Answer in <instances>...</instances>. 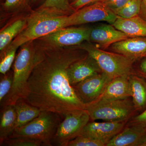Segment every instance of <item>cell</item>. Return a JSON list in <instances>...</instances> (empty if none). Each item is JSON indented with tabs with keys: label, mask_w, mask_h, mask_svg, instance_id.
Listing matches in <instances>:
<instances>
[{
	"label": "cell",
	"mask_w": 146,
	"mask_h": 146,
	"mask_svg": "<svg viewBox=\"0 0 146 146\" xmlns=\"http://www.w3.org/2000/svg\"><path fill=\"white\" fill-rule=\"evenodd\" d=\"M13 71L9 70L5 74H1L0 78V104L9 94L13 85Z\"/></svg>",
	"instance_id": "d4e9b609"
},
{
	"label": "cell",
	"mask_w": 146,
	"mask_h": 146,
	"mask_svg": "<svg viewBox=\"0 0 146 146\" xmlns=\"http://www.w3.org/2000/svg\"><path fill=\"white\" fill-rule=\"evenodd\" d=\"M70 15L54 7H39L27 17V23L23 30L5 50L18 49L27 42L36 40L58 29L67 27Z\"/></svg>",
	"instance_id": "7a4b0ae2"
},
{
	"label": "cell",
	"mask_w": 146,
	"mask_h": 146,
	"mask_svg": "<svg viewBox=\"0 0 146 146\" xmlns=\"http://www.w3.org/2000/svg\"><path fill=\"white\" fill-rule=\"evenodd\" d=\"M40 7H54L70 14L76 11L72 7L69 0H45Z\"/></svg>",
	"instance_id": "4316f807"
},
{
	"label": "cell",
	"mask_w": 146,
	"mask_h": 146,
	"mask_svg": "<svg viewBox=\"0 0 146 146\" xmlns=\"http://www.w3.org/2000/svg\"><path fill=\"white\" fill-rule=\"evenodd\" d=\"M31 0H4L2 5L4 10L9 13H15L28 9Z\"/></svg>",
	"instance_id": "cb8c5ba5"
},
{
	"label": "cell",
	"mask_w": 146,
	"mask_h": 146,
	"mask_svg": "<svg viewBox=\"0 0 146 146\" xmlns=\"http://www.w3.org/2000/svg\"><path fill=\"white\" fill-rule=\"evenodd\" d=\"M106 144L89 136L80 135L70 141L68 146H106Z\"/></svg>",
	"instance_id": "83f0119b"
},
{
	"label": "cell",
	"mask_w": 146,
	"mask_h": 146,
	"mask_svg": "<svg viewBox=\"0 0 146 146\" xmlns=\"http://www.w3.org/2000/svg\"><path fill=\"white\" fill-rule=\"evenodd\" d=\"M131 37L115 28L112 25L104 24L91 29L89 42L100 49L107 48L116 42Z\"/></svg>",
	"instance_id": "4fadbf2b"
},
{
	"label": "cell",
	"mask_w": 146,
	"mask_h": 146,
	"mask_svg": "<svg viewBox=\"0 0 146 146\" xmlns=\"http://www.w3.org/2000/svg\"><path fill=\"white\" fill-rule=\"evenodd\" d=\"M130 0H105L104 2L113 12L119 10L128 2Z\"/></svg>",
	"instance_id": "4dcf8cb0"
},
{
	"label": "cell",
	"mask_w": 146,
	"mask_h": 146,
	"mask_svg": "<svg viewBox=\"0 0 146 146\" xmlns=\"http://www.w3.org/2000/svg\"><path fill=\"white\" fill-rule=\"evenodd\" d=\"M112 79L102 72L72 86L80 101L86 106L100 98Z\"/></svg>",
	"instance_id": "30bf717a"
},
{
	"label": "cell",
	"mask_w": 146,
	"mask_h": 146,
	"mask_svg": "<svg viewBox=\"0 0 146 146\" xmlns=\"http://www.w3.org/2000/svg\"><path fill=\"white\" fill-rule=\"evenodd\" d=\"M2 146H44L39 140L31 138L19 137L8 138L3 143Z\"/></svg>",
	"instance_id": "484cf974"
},
{
	"label": "cell",
	"mask_w": 146,
	"mask_h": 146,
	"mask_svg": "<svg viewBox=\"0 0 146 146\" xmlns=\"http://www.w3.org/2000/svg\"><path fill=\"white\" fill-rule=\"evenodd\" d=\"M40 46L41 56L29 78L24 99L41 111L55 112L63 117L73 111L85 109L69 82L67 70L87 53L71 47Z\"/></svg>",
	"instance_id": "6da1fadb"
},
{
	"label": "cell",
	"mask_w": 146,
	"mask_h": 146,
	"mask_svg": "<svg viewBox=\"0 0 146 146\" xmlns=\"http://www.w3.org/2000/svg\"><path fill=\"white\" fill-rule=\"evenodd\" d=\"M27 23V18L13 21L0 33V50L3 52L16 36L23 30Z\"/></svg>",
	"instance_id": "44dd1931"
},
{
	"label": "cell",
	"mask_w": 146,
	"mask_h": 146,
	"mask_svg": "<svg viewBox=\"0 0 146 146\" xmlns=\"http://www.w3.org/2000/svg\"><path fill=\"white\" fill-rule=\"evenodd\" d=\"M127 124L136 126L146 131V110L142 113L131 118Z\"/></svg>",
	"instance_id": "f1b7e54d"
},
{
	"label": "cell",
	"mask_w": 146,
	"mask_h": 146,
	"mask_svg": "<svg viewBox=\"0 0 146 146\" xmlns=\"http://www.w3.org/2000/svg\"><path fill=\"white\" fill-rule=\"evenodd\" d=\"M110 47L113 52L123 55L134 63L146 58V36L129 37Z\"/></svg>",
	"instance_id": "5bb4252c"
},
{
	"label": "cell",
	"mask_w": 146,
	"mask_h": 146,
	"mask_svg": "<svg viewBox=\"0 0 146 146\" xmlns=\"http://www.w3.org/2000/svg\"><path fill=\"white\" fill-rule=\"evenodd\" d=\"M63 117L55 112L41 111L39 116L31 121L15 129L8 138H31L42 141L44 146H52L53 138Z\"/></svg>",
	"instance_id": "5b68a950"
},
{
	"label": "cell",
	"mask_w": 146,
	"mask_h": 146,
	"mask_svg": "<svg viewBox=\"0 0 146 146\" xmlns=\"http://www.w3.org/2000/svg\"><path fill=\"white\" fill-rule=\"evenodd\" d=\"M127 123V121L98 122L90 121L83 128L80 135L89 136L99 140L106 145L123 130Z\"/></svg>",
	"instance_id": "8fae6325"
},
{
	"label": "cell",
	"mask_w": 146,
	"mask_h": 146,
	"mask_svg": "<svg viewBox=\"0 0 146 146\" xmlns=\"http://www.w3.org/2000/svg\"><path fill=\"white\" fill-rule=\"evenodd\" d=\"M17 49L16 48L7 49L1 52L0 73L1 74H5L10 70L16 58Z\"/></svg>",
	"instance_id": "603a6c76"
},
{
	"label": "cell",
	"mask_w": 146,
	"mask_h": 146,
	"mask_svg": "<svg viewBox=\"0 0 146 146\" xmlns=\"http://www.w3.org/2000/svg\"><path fill=\"white\" fill-rule=\"evenodd\" d=\"M104 1L105 0H76L75 1L71 3V5L73 9L76 11L84 7Z\"/></svg>",
	"instance_id": "1f68e13d"
},
{
	"label": "cell",
	"mask_w": 146,
	"mask_h": 146,
	"mask_svg": "<svg viewBox=\"0 0 146 146\" xmlns=\"http://www.w3.org/2000/svg\"><path fill=\"white\" fill-rule=\"evenodd\" d=\"M91 121H128L138 115L131 98L120 100L100 98L85 106Z\"/></svg>",
	"instance_id": "277c9868"
},
{
	"label": "cell",
	"mask_w": 146,
	"mask_h": 146,
	"mask_svg": "<svg viewBox=\"0 0 146 146\" xmlns=\"http://www.w3.org/2000/svg\"><path fill=\"white\" fill-rule=\"evenodd\" d=\"M129 76H120L112 79L98 99L120 100L131 98Z\"/></svg>",
	"instance_id": "2e32d148"
},
{
	"label": "cell",
	"mask_w": 146,
	"mask_h": 146,
	"mask_svg": "<svg viewBox=\"0 0 146 146\" xmlns=\"http://www.w3.org/2000/svg\"><path fill=\"white\" fill-rule=\"evenodd\" d=\"M144 146H146V143L145 144V145Z\"/></svg>",
	"instance_id": "d590c367"
},
{
	"label": "cell",
	"mask_w": 146,
	"mask_h": 146,
	"mask_svg": "<svg viewBox=\"0 0 146 146\" xmlns=\"http://www.w3.org/2000/svg\"><path fill=\"white\" fill-rule=\"evenodd\" d=\"M131 91V99L138 114L146 110V81L135 74L129 76Z\"/></svg>",
	"instance_id": "ac0fdd59"
},
{
	"label": "cell",
	"mask_w": 146,
	"mask_h": 146,
	"mask_svg": "<svg viewBox=\"0 0 146 146\" xmlns=\"http://www.w3.org/2000/svg\"><path fill=\"white\" fill-rule=\"evenodd\" d=\"M112 25L131 37L146 36V20L139 15L129 19L117 16Z\"/></svg>",
	"instance_id": "e0dca14e"
},
{
	"label": "cell",
	"mask_w": 146,
	"mask_h": 146,
	"mask_svg": "<svg viewBox=\"0 0 146 146\" xmlns=\"http://www.w3.org/2000/svg\"><path fill=\"white\" fill-rule=\"evenodd\" d=\"M142 0H130L122 8L116 11L114 13L118 17L129 19L140 14Z\"/></svg>",
	"instance_id": "7402d4cb"
},
{
	"label": "cell",
	"mask_w": 146,
	"mask_h": 146,
	"mask_svg": "<svg viewBox=\"0 0 146 146\" xmlns=\"http://www.w3.org/2000/svg\"><path fill=\"white\" fill-rule=\"evenodd\" d=\"M41 1L42 0H31V4H34L39 2Z\"/></svg>",
	"instance_id": "836d02e7"
},
{
	"label": "cell",
	"mask_w": 146,
	"mask_h": 146,
	"mask_svg": "<svg viewBox=\"0 0 146 146\" xmlns=\"http://www.w3.org/2000/svg\"><path fill=\"white\" fill-rule=\"evenodd\" d=\"M146 143V131L126 124L123 130L109 141L106 146H144Z\"/></svg>",
	"instance_id": "9a60e30c"
},
{
	"label": "cell",
	"mask_w": 146,
	"mask_h": 146,
	"mask_svg": "<svg viewBox=\"0 0 146 146\" xmlns=\"http://www.w3.org/2000/svg\"><path fill=\"white\" fill-rule=\"evenodd\" d=\"M70 1V0H69ZM76 1V0H71V3L74 2L75 1Z\"/></svg>",
	"instance_id": "e575fe53"
},
{
	"label": "cell",
	"mask_w": 146,
	"mask_h": 146,
	"mask_svg": "<svg viewBox=\"0 0 146 146\" xmlns=\"http://www.w3.org/2000/svg\"><path fill=\"white\" fill-rule=\"evenodd\" d=\"M72 47L85 51L96 60L103 72L111 79L133 74L134 62L123 55L102 50L87 41Z\"/></svg>",
	"instance_id": "8992f818"
},
{
	"label": "cell",
	"mask_w": 146,
	"mask_h": 146,
	"mask_svg": "<svg viewBox=\"0 0 146 146\" xmlns=\"http://www.w3.org/2000/svg\"><path fill=\"white\" fill-rule=\"evenodd\" d=\"M133 64V74L143 78L146 81V58L135 62Z\"/></svg>",
	"instance_id": "f546056e"
},
{
	"label": "cell",
	"mask_w": 146,
	"mask_h": 146,
	"mask_svg": "<svg viewBox=\"0 0 146 146\" xmlns=\"http://www.w3.org/2000/svg\"><path fill=\"white\" fill-rule=\"evenodd\" d=\"M64 117L53 138L52 146H68L70 141L79 136L83 128L91 121L86 109L70 112Z\"/></svg>",
	"instance_id": "52a82bcc"
},
{
	"label": "cell",
	"mask_w": 146,
	"mask_h": 146,
	"mask_svg": "<svg viewBox=\"0 0 146 146\" xmlns=\"http://www.w3.org/2000/svg\"><path fill=\"white\" fill-rule=\"evenodd\" d=\"M139 15L146 20V0H142L141 10Z\"/></svg>",
	"instance_id": "d6a6232c"
},
{
	"label": "cell",
	"mask_w": 146,
	"mask_h": 146,
	"mask_svg": "<svg viewBox=\"0 0 146 146\" xmlns=\"http://www.w3.org/2000/svg\"><path fill=\"white\" fill-rule=\"evenodd\" d=\"M0 114V146L11 135L15 128L17 114L14 105L1 108Z\"/></svg>",
	"instance_id": "d6986e66"
},
{
	"label": "cell",
	"mask_w": 146,
	"mask_h": 146,
	"mask_svg": "<svg viewBox=\"0 0 146 146\" xmlns=\"http://www.w3.org/2000/svg\"><path fill=\"white\" fill-rule=\"evenodd\" d=\"M117 16L103 1L84 7L68 16L67 27L104 21L111 25Z\"/></svg>",
	"instance_id": "9c48e42d"
},
{
	"label": "cell",
	"mask_w": 146,
	"mask_h": 146,
	"mask_svg": "<svg viewBox=\"0 0 146 146\" xmlns=\"http://www.w3.org/2000/svg\"><path fill=\"white\" fill-rule=\"evenodd\" d=\"M42 47L35 40L29 41L21 46L13 62V80L11 90L2 103L1 108L15 105L20 99H24L30 76L38 62Z\"/></svg>",
	"instance_id": "3957f363"
},
{
	"label": "cell",
	"mask_w": 146,
	"mask_h": 146,
	"mask_svg": "<svg viewBox=\"0 0 146 146\" xmlns=\"http://www.w3.org/2000/svg\"><path fill=\"white\" fill-rule=\"evenodd\" d=\"M102 72L96 60L88 53L85 57L73 62L67 70L72 86Z\"/></svg>",
	"instance_id": "7c38bea8"
},
{
	"label": "cell",
	"mask_w": 146,
	"mask_h": 146,
	"mask_svg": "<svg viewBox=\"0 0 146 146\" xmlns=\"http://www.w3.org/2000/svg\"><path fill=\"white\" fill-rule=\"evenodd\" d=\"M91 29L85 27H66L35 40L39 44L45 47L63 48L75 46L86 41L89 42Z\"/></svg>",
	"instance_id": "ba28073f"
},
{
	"label": "cell",
	"mask_w": 146,
	"mask_h": 146,
	"mask_svg": "<svg viewBox=\"0 0 146 146\" xmlns=\"http://www.w3.org/2000/svg\"><path fill=\"white\" fill-rule=\"evenodd\" d=\"M14 105L17 114L14 129L31 121L38 117L41 112L38 108L29 104L23 98L18 100Z\"/></svg>",
	"instance_id": "ffe728a7"
}]
</instances>
